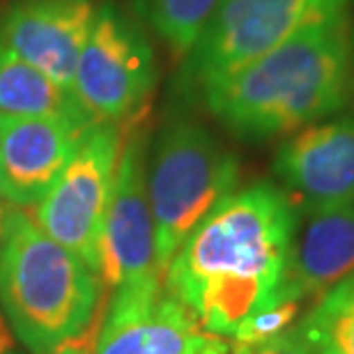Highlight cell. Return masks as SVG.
I'll return each mask as SVG.
<instances>
[{"label": "cell", "mask_w": 354, "mask_h": 354, "mask_svg": "<svg viewBox=\"0 0 354 354\" xmlns=\"http://www.w3.org/2000/svg\"><path fill=\"white\" fill-rule=\"evenodd\" d=\"M297 212L269 182L235 191L187 237L166 269V292L184 304L209 334L281 301Z\"/></svg>", "instance_id": "6da1fadb"}, {"label": "cell", "mask_w": 354, "mask_h": 354, "mask_svg": "<svg viewBox=\"0 0 354 354\" xmlns=\"http://www.w3.org/2000/svg\"><path fill=\"white\" fill-rule=\"evenodd\" d=\"M352 69L348 17L292 35L221 79L203 86L218 122L246 140L304 129L345 104Z\"/></svg>", "instance_id": "7a4b0ae2"}, {"label": "cell", "mask_w": 354, "mask_h": 354, "mask_svg": "<svg viewBox=\"0 0 354 354\" xmlns=\"http://www.w3.org/2000/svg\"><path fill=\"white\" fill-rule=\"evenodd\" d=\"M88 263L39 228L32 214L10 212L0 244V301L21 343L51 354L88 327L102 299Z\"/></svg>", "instance_id": "3957f363"}, {"label": "cell", "mask_w": 354, "mask_h": 354, "mask_svg": "<svg viewBox=\"0 0 354 354\" xmlns=\"http://www.w3.org/2000/svg\"><path fill=\"white\" fill-rule=\"evenodd\" d=\"M239 166L207 129L175 122L159 133L147 166L157 272L166 269L205 216L235 194Z\"/></svg>", "instance_id": "277c9868"}, {"label": "cell", "mask_w": 354, "mask_h": 354, "mask_svg": "<svg viewBox=\"0 0 354 354\" xmlns=\"http://www.w3.org/2000/svg\"><path fill=\"white\" fill-rule=\"evenodd\" d=\"M350 0H221L191 48L187 72L198 86L228 76L292 35L345 17Z\"/></svg>", "instance_id": "5b68a950"}, {"label": "cell", "mask_w": 354, "mask_h": 354, "mask_svg": "<svg viewBox=\"0 0 354 354\" xmlns=\"http://www.w3.org/2000/svg\"><path fill=\"white\" fill-rule=\"evenodd\" d=\"M120 147L122 133L115 124L92 122L83 131L65 171L37 203L35 214V221L48 237L74 251L95 272Z\"/></svg>", "instance_id": "8992f818"}, {"label": "cell", "mask_w": 354, "mask_h": 354, "mask_svg": "<svg viewBox=\"0 0 354 354\" xmlns=\"http://www.w3.org/2000/svg\"><path fill=\"white\" fill-rule=\"evenodd\" d=\"M152 83L154 55L145 35L118 7L102 5L76 67V99L99 122L118 124L145 102Z\"/></svg>", "instance_id": "52a82bcc"}, {"label": "cell", "mask_w": 354, "mask_h": 354, "mask_svg": "<svg viewBox=\"0 0 354 354\" xmlns=\"http://www.w3.org/2000/svg\"><path fill=\"white\" fill-rule=\"evenodd\" d=\"M97 276L118 290L164 281L157 272L154 221L147 198L145 140L136 129L120 147V159L97 249Z\"/></svg>", "instance_id": "ba28073f"}, {"label": "cell", "mask_w": 354, "mask_h": 354, "mask_svg": "<svg viewBox=\"0 0 354 354\" xmlns=\"http://www.w3.org/2000/svg\"><path fill=\"white\" fill-rule=\"evenodd\" d=\"M216 338L154 279L115 290L95 354H207Z\"/></svg>", "instance_id": "9c48e42d"}, {"label": "cell", "mask_w": 354, "mask_h": 354, "mask_svg": "<svg viewBox=\"0 0 354 354\" xmlns=\"http://www.w3.org/2000/svg\"><path fill=\"white\" fill-rule=\"evenodd\" d=\"M274 173L297 216L354 203V115L304 127L279 147Z\"/></svg>", "instance_id": "30bf717a"}, {"label": "cell", "mask_w": 354, "mask_h": 354, "mask_svg": "<svg viewBox=\"0 0 354 354\" xmlns=\"http://www.w3.org/2000/svg\"><path fill=\"white\" fill-rule=\"evenodd\" d=\"M95 14L92 0H17L0 21V39L51 81L72 90Z\"/></svg>", "instance_id": "8fae6325"}, {"label": "cell", "mask_w": 354, "mask_h": 354, "mask_svg": "<svg viewBox=\"0 0 354 354\" xmlns=\"http://www.w3.org/2000/svg\"><path fill=\"white\" fill-rule=\"evenodd\" d=\"M90 124L76 118H0V196L19 207L39 203Z\"/></svg>", "instance_id": "7c38bea8"}, {"label": "cell", "mask_w": 354, "mask_h": 354, "mask_svg": "<svg viewBox=\"0 0 354 354\" xmlns=\"http://www.w3.org/2000/svg\"><path fill=\"white\" fill-rule=\"evenodd\" d=\"M354 274V203L297 218L281 299L317 301Z\"/></svg>", "instance_id": "4fadbf2b"}, {"label": "cell", "mask_w": 354, "mask_h": 354, "mask_svg": "<svg viewBox=\"0 0 354 354\" xmlns=\"http://www.w3.org/2000/svg\"><path fill=\"white\" fill-rule=\"evenodd\" d=\"M0 118H76L99 122L83 109L74 90L10 51L0 39Z\"/></svg>", "instance_id": "5bb4252c"}, {"label": "cell", "mask_w": 354, "mask_h": 354, "mask_svg": "<svg viewBox=\"0 0 354 354\" xmlns=\"http://www.w3.org/2000/svg\"><path fill=\"white\" fill-rule=\"evenodd\" d=\"M297 329L317 354H354V274L327 290Z\"/></svg>", "instance_id": "9a60e30c"}, {"label": "cell", "mask_w": 354, "mask_h": 354, "mask_svg": "<svg viewBox=\"0 0 354 354\" xmlns=\"http://www.w3.org/2000/svg\"><path fill=\"white\" fill-rule=\"evenodd\" d=\"M221 0H138L140 12L177 55H189Z\"/></svg>", "instance_id": "2e32d148"}, {"label": "cell", "mask_w": 354, "mask_h": 354, "mask_svg": "<svg viewBox=\"0 0 354 354\" xmlns=\"http://www.w3.org/2000/svg\"><path fill=\"white\" fill-rule=\"evenodd\" d=\"M301 306H304V301L286 297V299L276 301L272 306L244 317V320L237 324V329L230 334L232 354H244L253 348H258V345L272 341L276 336H281L283 331H288L295 324L297 317H299Z\"/></svg>", "instance_id": "e0dca14e"}, {"label": "cell", "mask_w": 354, "mask_h": 354, "mask_svg": "<svg viewBox=\"0 0 354 354\" xmlns=\"http://www.w3.org/2000/svg\"><path fill=\"white\" fill-rule=\"evenodd\" d=\"M106 310H109V299L102 297L95 315H92V331H81V334H76L74 338H67V341L60 343L51 354H95L97 338H99V331H102Z\"/></svg>", "instance_id": "ac0fdd59"}, {"label": "cell", "mask_w": 354, "mask_h": 354, "mask_svg": "<svg viewBox=\"0 0 354 354\" xmlns=\"http://www.w3.org/2000/svg\"><path fill=\"white\" fill-rule=\"evenodd\" d=\"M244 354H317V350L306 341V336L301 334L299 329L290 327L288 331H283L281 336L272 338L258 348H253Z\"/></svg>", "instance_id": "d6986e66"}, {"label": "cell", "mask_w": 354, "mask_h": 354, "mask_svg": "<svg viewBox=\"0 0 354 354\" xmlns=\"http://www.w3.org/2000/svg\"><path fill=\"white\" fill-rule=\"evenodd\" d=\"M0 354H17V343H14L12 329L3 315H0Z\"/></svg>", "instance_id": "ffe728a7"}, {"label": "cell", "mask_w": 354, "mask_h": 354, "mask_svg": "<svg viewBox=\"0 0 354 354\" xmlns=\"http://www.w3.org/2000/svg\"><path fill=\"white\" fill-rule=\"evenodd\" d=\"M10 212H12L10 205L0 203V244H3V237H5V230H7V221H10Z\"/></svg>", "instance_id": "44dd1931"}, {"label": "cell", "mask_w": 354, "mask_h": 354, "mask_svg": "<svg viewBox=\"0 0 354 354\" xmlns=\"http://www.w3.org/2000/svg\"><path fill=\"white\" fill-rule=\"evenodd\" d=\"M350 76H352V92H354V58H352V69H350Z\"/></svg>", "instance_id": "7402d4cb"}]
</instances>
